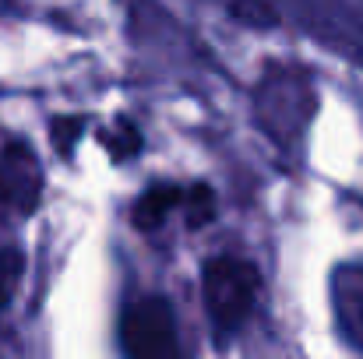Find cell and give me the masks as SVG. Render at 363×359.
<instances>
[{
    "label": "cell",
    "instance_id": "1",
    "mask_svg": "<svg viewBox=\"0 0 363 359\" xmlns=\"http://www.w3.org/2000/svg\"><path fill=\"white\" fill-rule=\"evenodd\" d=\"M257 292H261V271L243 257H233V253L216 257L201 271V300H205L212 324L223 335L237 331L250 317Z\"/></svg>",
    "mask_w": 363,
    "mask_h": 359
},
{
    "label": "cell",
    "instance_id": "2",
    "mask_svg": "<svg viewBox=\"0 0 363 359\" xmlns=\"http://www.w3.org/2000/svg\"><path fill=\"white\" fill-rule=\"evenodd\" d=\"M121 338L127 359H177V321L162 296H141L123 310Z\"/></svg>",
    "mask_w": 363,
    "mask_h": 359
},
{
    "label": "cell",
    "instance_id": "3",
    "mask_svg": "<svg viewBox=\"0 0 363 359\" xmlns=\"http://www.w3.org/2000/svg\"><path fill=\"white\" fill-rule=\"evenodd\" d=\"M43 198V166L39 155L25 141H11L0 152V205H7L18 215H28L39 208Z\"/></svg>",
    "mask_w": 363,
    "mask_h": 359
},
{
    "label": "cell",
    "instance_id": "4",
    "mask_svg": "<svg viewBox=\"0 0 363 359\" xmlns=\"http://www.w3.org/2000/svg\"><path fill=\"white\" fill-rule=\"evenodd\" d=\"M180 201H184V187L180 183H152L138 201H134V226L141 233H152V229H162L166 219L173 212H180Z\"/></svg>",
    "mask_w": 363,
    "mask_h": 359
},
{
    "label": "cell",
    "instance_id": "5",
    "mask_svg": "<svg viewBox=\"0 0 363 359\" xmlns=\"http://www.w3.org/2000/svg\"><path fill=\"white\" fill-rule=\"evenodd\" d=\"M335 310L353 335V342L363 346V268H342L335 275Z\"/></svg>",
    "mask_w": 363,
    "mask_h": 359
},
{
    "label": "cell",
    "instance_id": "6",
    "mask_svg": "<svg viewBox=\"0 0 363 359\" xmlns=\"http://www.w3.org/2000/svg\"><path fill=\"white\" fill-rule=\"evenodd\" d=\"M103 148L110 152L113 162H127L141 152V130L130 117H117L106 130H103Z\"/></svg>",
    "mask_w": 363,
    "mask_h": 359
},
{
    "label": "cell",
    "instance_id": "7",
    "mask_svg": "<svg viewBox=\"0 0 363 359\" xmlns=\"http://www.w3.org/2000/svg\"><path fill=\"white\" fill-rule=\"evenodd\" d=\"M180 212H184V226H187V229H205V226L216 219V194H212V187H208V183H191V187H184Z\"/></svg>",
    "mask_w": 363,
    "mask_h": 359
},
{
    "label": "cell",
    "instance_id": "8",
    "mask_svg": "<svg viewBox=\"0 0 363 359\" xmlns=\"http://www.w3.org/2000/svg\"><path fill=\"white\" fill-rule=\"evenodd\" d=\"M21 275H25V253L18 246H4L0 250V310L14 300Z\"/></svg>",
    "mask_w": 363,
    "mask_h": 359
},
{
    "label": "cell",
    "instance_id": "9",
    "mask_svg": "<svg viewBox=\"0 0 363 359\" xmlns=\"http://www.w3.org/2000/svg\"><path fill=\"white\" fill-rule=\"evenodd\" d=\"M82 130H85V117H53L50 120V141H53V148H57L64 159L74 155Z\"/></svg>",
    "mask_w": 363,
    "mask_h": 359
}]
</instances>
